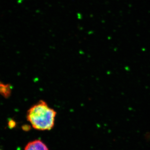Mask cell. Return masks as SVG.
<instances>
[{
	"mask_svg": "<svg viewBox=\"0 0 150 150\" xmlns=\"http://www.w3.org/2000/svg\"><path fill=\"white\" fill-rule=\"evenodd\" d=\"M24 150H48L46 145L40 140H35L29 142Z\"/></svg>",
	"mask_w": 150,
	"mask_h": 150,
	"instance_id": "cell-2",
	"label": "cell"
},
{
	"mask_svg": "<svg viewBox=\"0 0 150 150\" xmlns=\"http://www.w3.org/2000/svg\"><path fill=\"white\" fill-rule=\"evenodd\" d=\"M0 93L4 96H7L10 94V88L7 85L0 84Z\"/></svg>",
	"mask_w": 150,
	"mask_h": 150,
	"instance_id": "cell-3",
	"label": "cell"
},
{
	"mask_svg": "<svg viewBox=\"0 0 150 150\" xmlns=\"http://www.w3.org/2000/svg\"><path fill=\"white\" fill-rule=\"evenodd\" d=\"M56 112L44 100H40L28 110L27 118L34 129L50 130L55 123Z\"/></svg>",
	"mask_w": 150,
	"mask_h": 150,
	"instance_id": "cell-1",
	"label": "cell"
}]
</instances>
